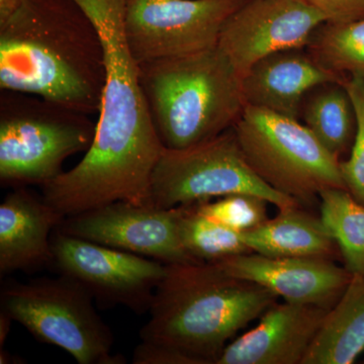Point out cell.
<instances>
[{
    "mask_svg": "<svg viewBox=\"0 0 364 364\" xmlns=\"http://www.w3.org/2000/svg\"><path fill=\"white\" fill-rule=\"evenodd\" d=\"M76 1L102 35L107 79L90 149L73 168L41 188L43 198L64 218L114 202L153 205L151 179L164 146L124 39L127 0Z\"/></svg>",
    "mask_w": 364,
    "mask_h": 364,
    "instance_id": "1",
    "label": "cell"
},
{
    "mask_svg": "<svg viewBox=\"0 0 364 364\" xmlns=\"http://www.w3.org/2000/svg\"><path fill=\"white\" fill-rule=\"evenodd\" d=\"M107 79L104 41L76 0H23L0 25V88L98 114Z\"/></svg>",
    "mask_w": 364,
    "mask_h": 364,
    "instance_id": "2",
    "label": "cell"
},
{
    "mask_svg": "<svg viewBox=\"0 0 364 364\" xmlns=\"http://www.w3.org/2000/svg\"><path fill=\"white\" fill-rule=\"evenodd\" d=\"M277 296L208 262L166 264L135 364H215L227 345Z\"/></svg>",
    "mask_w": 364,
    "mask_h": 364,
    "instance_id": "3",
    "label": "cell"
},
{
    "mask_svg": "<svg viewBox=\"0 0 364 364\" xmlns=\"http://www.w3.org/2000/svg\"><path fill=\"white\" fill-rule=\"evenodd\" d=\"M153 126L166 149H184L234 128L246 107L242 76L219 47L139 65Z\"/></svg>",
    "mask_w": 364,
    "mask_h": 364,
    "instance_id": "4",
    "label": "cell"
},
{
    "mask_svg": "<svg viewBox=\"0 0 364 364\" xmlns=\"http://www.w3.org/2000/svg\"><path fill=\"white\" fill-rule=\"evenodd\" d=\"M95 130L90 114L38 95L1 90V186L42 188L54 181L69 157L90 149Z\"/></svg>",
    "mask_w": 364,
    "mask_h": 364,
    "instance_id": "5",
    "label": "cell"
},
{
    "mask_svg": "<svg viewBox=\"0 0 364 364\" xmlns=\"http://www.w3.org/2000/svg\"><path fill=\"white\" fill-rule=\"evenodd\" d=\"M234 131L256 176L301 207L316 205L326 189H346L341 160L299 119L246 105Z\"/></svg>",
    "mask_w": 364,
    "mask_h": 364,
    "instance_id": "6",
    "label": "cell"
},
{
    "mask_svg": "<svg viewBox=\"0 0 364 364\" xmlns=\"http://www.w3.org/2000/svg\"><path fill=\"white\" fill-rule=\"evenodd\" d=\"M95 299L65 275L11 282L0 291V312L36 339L63 349L79 364H121L112 353L114 335L93 305Z\"/></svg>",
    "mask_w": 364,
    "mask_h": 364,
    "instance_id": "7",
    "label": "cell"
},
{
    "mask_svg": "<svg viewBox=\"0 0 364 364\" xmlns=\"http://www.w3.org/2000/svg\"><path fill=\"white\" fill-rule=\"evenodd\" d=\"M234 193L260 196L279 210L301 207L256 176L234 128L184 149L164 148L151 179V200L160 208L195 205Z\"/></svg>",
    "mask_w": 364,
    "mask_h": 364,
    "instance_id": "8",
    "label": "cell"
},
{
    "mask_svg": "<svg viewBox=\"0 0 364 364\" xmlns=\"http://www.w3.org/2000/svg\"><path fill=\"white\" fill-rule=\"evenodd\" d=\"M247 0H127L124 35L138 65L215 47Z\"/></svg>",
    "mask_w": 364,
    "mask_h": 364,
    "instance_id": "9",
    "label": "cell"
},
{
    "mask_svg": "<svg viewBox=\"0 0 364 364\" xmlns=\"http://www.w3.org/2000/svg\"><path fill=\"white\" fill-rule=\"evenodd\" d=\"M53 267L75 280L95 301L107 306H124L136 314L149 312L166 264L138 254L53 232Z\"/></svg>",
    "mask_w": 364,
    "mask_h": 364,
    "instance_id": "10",
    "label": "cell"
},
{
    "mask_svg": "<svg viewBox=\"0 0 364 364\" xmlns=\"http://www.w3.org/2000/svg\"><path fill=\"white\" fill-rule=\"evenodd\" d=\"M56 229L165 264L200 262L191 257L182 245L176 208L114 202L64 218Z\"/></svg>",
    "mask_w": 364,
    "mask_h": 364,
    "instance_id": "11",
    "label": "cell"
},
{
    "mask_svg": "<svg viewBox=\"0 0 364 364\" xmlns=\"http://www.w3.org/2000/svg\"><path fill=\"white\" fill-rule=\"evenodd\" d=\"M326 21L305 0H247L225 23L218 46L243 76L272 53L306 48Z\"/></svg>",
    "mask_w": 364,
    "mask_h": 364,
    "instance_id": "12",
    "label": "cell"
},
{
    "mask_svg": "<svg viewBox=\"0 0 364 364\" xmlns=\"http://www.w3.org/2000/svg\"><path fill=\"white\" fill-rule=\"evenodd\" d=\"M224 272L259 284L287 303L330 309L350 284L352 274L334 260L238 254L215 263Z\"/></svg>",
    "mask_w": 364,
    "mask_h": 364,
    "instance_id": "13",
    "label": "cell"
},
{
    "mask_svg": "<svg viewBox=\"0 0 364 364\" xmlns=\"http://www.w3.org/2000/svg\"><path fill=\"white\" fill-rule=\"evenodd\" d=\"M328 311L277 301L253 329L227 345L215 364H301Z\"/></svg>",
    "mask_w": 364,
    "mask_h": 364,
    "instance_id": "14",
    "label": "cell"
},
{
    "mask_svg": "<svg viewBox=\"0 0 364 364\" xmlns=\"http://www.w3.org/2000/svg\"><path fill=\"white\" fill-rule=\"evenodd\" d=\"M345 78L321 65L301 48L282 50L260 59L242 76V85L246 105L299 119L309 91Z\"/></svg>",
    "mask_w": 364,
    "mask_h": 364,
    "instance_id": "15",
    "label": "cell"
},
{
    "mask_svg": "<svg viewBox=\"0 0 364 364\" xmlns=\"http://www.w3.org/2000/svg\"><path fill=\"white\" fill-rule=\"evenodd\" d=\"M64 219L28 188H14L0 205V274L52 263L53 232Z\"/></svg>",
    "mask_w": 364,
    "mask_h": 364,
    "instance_id": "16",
    "label": "cell"
},
{
    "mask_svg": "<svg viewBox=\"0 0 364 364\" xmlns=\"http://www.w3.org/2000/svg\"><path fill=\"white\" fill-rule=\"evenodd\" d=\"M242 235L252 252L269 257H341L321 218L303 207L279 210L277 217Z\"/></svg>",
    "mask_w": 364,
    "mask_h": 364,
    "instance_id": "17",
    "label": "cell"
},
{
    "mask_svg": "<svg viewBox=\"0 0 364 364\" xmlns=\"http://www.w3.org/2000/svg\"><path fill=\"white\" fill-rule=\"evenodd\" d=\"M364 351V275H352L301 364H351Z\"/></svg>",
    "mask_w": 364,
    "mask_h": 364,
    "instance_id": "18",
    "label": "cell"
},
{
    "mask_svg": "<svg viewBox=\"0 0 364 364\" xmlns=\"http://www.w3.org/2000/svg\"><path fill=\"white\" fill-rule=\"evenodd\" d=\"M301 117L335 157L340 159L350 152L358 132V114L344 81L323 83L309 91Z\"/></svg>",
    "mask_w": 364,
    "mask_h": 364,
    "instance_id": "19",
    "label": "cell"
},
{
    "mask_svg": "<svg viewBox=\"0 0 364 364\" xmlns=\"http://www.w3.org/2000/svg\"><path fill=\"white\" fill-rule=\"evenodd\" d=\"M320 218L352 275H364V205L345 188L320 195Z\"/></svg>",
    "mask_w": 364,
    "mask_h": 364,
    "instance_id": "20",
    "label": "cell"
},
{
    "mask_svg": "<svg viewBox=\"0 0 364 364\" xmlns=\"http://www.w3.org/2000/svg\"><path fill=\"white\" fill-rule=\"evenodd\" d=\"M176 210L179 238L195 259L215 263L238 254L252 252L240 232L200 214L195 205H181Z\"/></svg>",
    "mask_w": 364,
    "mask_h": 364,
    "instance_id": "21",
    "label": "cell"
},
{
    "mask_svg": "<svg viewBox=\"0 0 364 364\" xmlns=\"http://www.w3.org/2000/svg\"><path fill=\"white\" fill-rule=\"evenodd\" d=\"M321 65L339 75L364 78V18L349 23H326L306 48Z\"/></svg>",
    "mask_w": 364,
    "mask_h": 364,
    "instance_id": "22",
    "label": "cell"
},
{
    "mask_svg": "<svg viewBox=\"0 0 364 364\" xmlns=\"http://www.w3.org/2000/svg\"><path fill=\"white\" fill-rule=\"evenodd\" d=\"M267 202L250 193H234L195 203L196 210L235 231L245 233L267 221Z\"/></svg>",
    "mask_w": 364,
    "mask_h": 364,
    "instance_id": "23",
    "label": "cell"
},
{
    "mask_svg": "<svg viewBox=\"0 0 364 364\" xmlns=\"http://www.w3.org/2000/svg\"><path fill=\"white\" fill-rule=\"evenodd\" d=\"M344 85L355 107L358 132L348 159L340 161V170L345 188L364 205V78L347 76Z\"/></svg>",
    "mask_w": 364,
    "mask_h": 364,
    "instance_id": "24",
    "label": "cell"
},
{
    "mask_svg": "<svg viewBox=\"0 0 364 364\" xmlns=\"http://www.w3.org/2000/svg\"><path fill=\"white\" fill-rule=\"evenodd\" d=\"M321 14L328 23H349L364 18V0H305Z\"/></svg>",
    "mask_w": 364,
    "mask_h": 364,
    "instance_id": "25",
    "label": "cell"
},
{
    "mask_svg": "<svg viewBox=\"0 0 364 364\" xmlns=\"http://www.w3.org/2000/svg\"><path fill=\"white\" fill-rule=\"evenodd\" d=\"M23 0H0V25L6 23L18 11Z\"/></svg>",
    "mask_w": 364,
    "mask_h": 364,
    "instance_id": "26",
    "label": "cell"
},
{
    "mask_svg": "<svg viewBox=\"0 0 364 364\" xmlns=\"http://www.w3.org/2000/svg\"><path fill=\"white\" fill-rule=\"evenodd\" d=\"M11 320L6 314L0 312V346H4L9 330H11Z\"/></svg>",
    "mask_w": 364,
    "mask_h": 364,
    "instance_id": "27",
    "label": "cell"
},
{
    "mask_svg": "<svg viewBox=\"0 0 364 364\" xmlns=\"http://www.w3.org/2000/svg\"><path fill=\"white\" fill-rule=\"evenodd\" d=\"M363 363H364V361H363Z\"/></svg>",
    "mask_w": 364,
    "mask_h": 364,
    "instance_id": "28",
    "label": "cell"
}]
</instances>
